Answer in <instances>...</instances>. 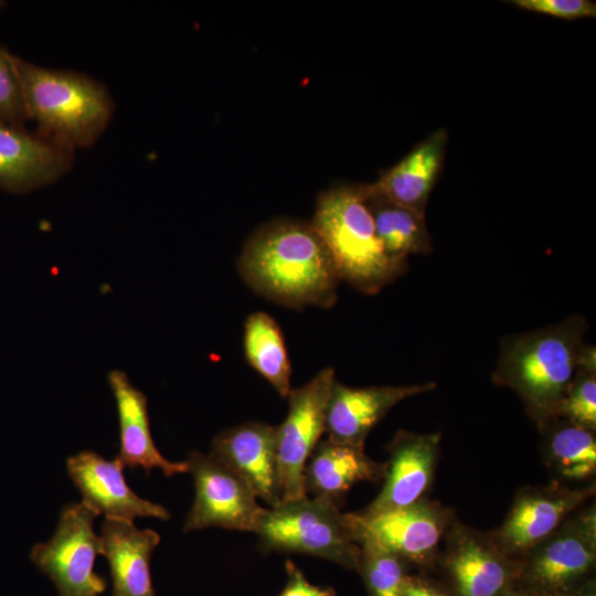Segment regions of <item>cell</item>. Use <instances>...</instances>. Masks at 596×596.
<instances>
[{
	"label": "cell",
	"instance_id": "obj_1",
	"mask_svg": "<svg viewBox=\"0 0 596 596\" xmlns=\"http://www.w3.org/2000/svg\"><path fill=\"white\" fill-rule=\"evenodd\" d=\"M238 268L256 292L296 309L333 306L341 280L321 236L300 221L276 220L256 230Z\"/></svg>",
	"mask_w": 596,
	"mask_h": 596
},
{
	"label": "cell",
	"instance_id": "obj_2",
	"mask_svg": "<svg viewBox=\"0 0 596 596\" xmlns=\"http://www.w3.org/2000/svg\"><path fill=\"white\" fill-rule=\"evenodd\" d=\"M588 324L581 315L533 331L504 337L492 380L513 390L541 428L556 408L575 375Z\"/></svg>",
	"mask_w": 596,
	"mask_h": 596
},
{
	"label": "cell",
	"instance_id": "obj_3",
	"mask_svg": "<svg viewBox=\"0 0 596 596\" xmlns=\"http://www.w3.org/2000/svg\"><path fill=\"white\" fill-rule=\"evenodd\" d=\"M28 120L39 135L70 149L93 145L113 114L105 87L70 71L38 66L12 54Z\"/></svg>",
	"mask_w": 596,
	"mask_h": 596
},
{
	"label": "cell",
	"instance_id": "obj_4",
	"mask_svg": "<svg viewBox=\"0 0 596 596\" xmlns=\"http://www.w3.org/2000/svg\"><path fill=\"white\" fill-rule=\"evenodd\" d=\"M311 225L329 248L340 279L364 294H377L407 269V262L390 257L379 240L365 183L321 192Z\"/></svg>",
	"mask_w": 596,
	"mask_h": 596
},
{
	"label": "cell",
	"instance_id": "obj_5",
	"mask_svg": "<svg viewBox=\"0 0 596 596\" xmlns=\"http://www.w3.org/2000/svg\"><path fill=\"white\" fill-rule=\"evenodd\" d=\"M323 499L305 496L266 509L255 534L262 551L299 553L359 570L361 546L349 513Z\"/></svg>",
	"mask_w": 596,
	"mask_h": 596
},
{
	"label": "cell",
	"instance_id": "obj_6",
	"mask_svg": "<svg viewBox=\"0 0 596 596\" xmlns=\"http://www.w3.org/2000/svg\"><path fill=\"white\" fill-rule=\"evenodd\" d=\"M98 515L83 502L63 508L50 541L33 546L30 558L55 584L60 596H99L107 582L94 572L103 542L93 523Z\"/></svg>",
	"mask_w": 596,
	"mask_h": 596
},
{
	"label": "cell",
	"instance_id": "obj_7",
	"mask_svg": "<svg viewBox=\"0 0 596 596\" xmlns=\"http://www.w3.org/2000/svg\"><path fill=\"white\" fill-rule=\"evenodd\" d=\"M334 382V370L326 368L287 396V415L276 427L281 501L307 496L305 467L326 433L327 404Z\"/></svg>",
	"mask_w": 596,
	"mask_h": 596
},
{
	"label": "cell",
	"instance_id": "obj_8",
	"mask_svg": "<svg viewBox=\"0 0 596 596\" xmlns=\"http://www.w3.org/2000/svg\"><path fill=\"white\" fill-rule=\"evenodd\" d=\"M187 461L195 498L183 531L219 526L255 532L266 509L258 504L249 486L211 454L192 451Z\"/></svg>",
	"mask_w": 596,
	"mask_h": 596
},
{
	"label": "cell",
	"instance_id": "obj_9",
	"mask_svg": "<svg viewBox=\"0 0 596 596\" xmlns=\"http://www.w3.org/2000/svg\"><path fill=\"white\" fill-rule=\"evenodd\" d=\"M349 521L360 546L414 562H424L433 554L447 525L445 512L422 500L375 514L349 513Z\"/></svg>",
	"mask_w": 596,
	"mask_h": 596
},
{
	"label": "cell",
	"instance_id": "obj_10",
	"mask_svg": "<svg viewBox=\"0 0 596 596\" xmlns=\"http://www.w3.org/2000/svg\"><path fill=\"white\" fill-rule=\"evenodd\" d=\"M210 454L240 476L257 499L270 508L280 503L276 426L249 422L230 427L216 435Z\"/></svg>",
	"mask_w": 596,
	"mask_h": 596
},
{
	"label": "cell",
	"instance_id": "obj_11",
	"mask_svg": "<svg viewBox=\"0 0 596 596\" xmlns=\"http://www.w3.org/2000/svg\"><path fill=\"white\" fill-rule=\"evenodd\" d=\"M123 464L106 460L93 451H82L66 461L67 472L83 497V503L97 515L132 521L137 517L169 520V511L138 497L127 485Z\"/></svg>",
	"mask_w": 596,
	"mask_h": 596
},
{
	"label": "cell",
	"instance_id": "obj_12",
	"mask_svg": "<svg viewBox=\"0 0 596 596\" xmlns=\"http://www.w3.org/2000/svg\"><path fill=\"white\" fill-rule=\"evenodd\" d=\"M439 443V433L398 430L389 446L384 485L377 497L360 513L375 514L419 501L432 481Z\"/></svg>",
	"mask_w": 596,
	"mask_h": 596
},
{
	"label": "cell",
	"instance_id": "obj_13",
	"mask_svg": "<svg viewBox=\"0 0 596 596\" xmlns=\"http://www.w3.org/2000/svg\"><path fill=\"white\" fill-rule=\"evenodd\" d=\"M435 387L434 382L404 386L350 387L336 381L326 412L328 439L363 447L371 429L397 403Z\"/></svg>",
	"mask_w": 596,
	"mask_h": 596
},
{
	"label": "cell",
	"instance_id": "obj_14",
	"mask_svg": "<svg viewBox=\"0 0 596 596\" xmlns=\"http://www.w3.org/2000/svg\"><path fill=\"white\" fill-rule=\"evenodd\" d=\"M71 163L72 150L0 121V189L24 193L42 188L66 173Z\"/></svg>",
	"mask_w": 596,
	"mask_h": 596
},
{
	"label": "cell",
	"instance_id": "obj_15",
	"mask_svg": "<svg viewBox=\"0 0 596 596\" xmlns=\"http://www.w3.org/2000/svg\"><path fill=\"white\" fill-rule=\"evenodd\" d=\"M532 551L528 573L546 589L565 587L584 576L596 557L594 507L560 525Z\"/></svg>",
	"mask_w": 596,
	"mask_h": 596
},
{
	"label": "cell",
	"instance_id": "obj_16",
	"mask_svg": "<svg viewBox=\"0 0 596 596\" xmlns=\"http://www.w3.org/2000/svg\"><path fill=\"white\" fill-rule=\"evenodd\" d=\"M592 493V488L571 490L557 486L520 493L499 532V546L508 553L532 550Z\"/></svg>",
	"mask_w": 596,
	"mask_h": 596
},
{
	"label": "cell",
	"instance_id": "obj_17",
	"mask_svg": "<svg viewBox=\"0 0 596 596\" xmlns=\"http://www.w3.org/2000/svg\"><path fill=\"white\" fill-rule=\"evenodd\" d=\"M119 421V453L117 459L124 467L142 468L147 475L153 468L167 477L189 471L188 461H170L157 449L149 424L147 398L135 387L125 372L114 370L108 374Z\"/></svg>",
	"mask_w": 596,
	"mask_h": 596
},
{
	"label": "cell",
	"instance_id": "obj_18",
	"mask_svg": "<svg viewBox=\"0 0 596 596\" xmlns=\"http://www.w3.org/2000/svg\"><path fill=\"white\" fill-rule=\"evenodd\" d=\"M100 539L113 579L110 596H156L150 557L160 535L150 529L139 530L132 521L105 518Z\"/></svg>",
	"mask_w": 596,
	"mask_h": 596
},
{
	"label": "cell",
	"instance_id": "obj_19",
	"mask_svg": "<svg viewBox=\"0 0 596 596\" xmlns=\"http://www.w3.org/2000/svg\"><path fill=\"white\" fill-rule=\"evenodd\" d=\"M385 464L371 459L363 450L330 439L320 440L304 472L306 494L340 507L343 496L361 481L384 478Z\"/></svg>",
	"mask_w": 596,
	"mask_h": 596
},
{
	"label": "cell",
	"instance_id": "obj_20",
	"mask_svg": "<svg viewBox=\"0 0 596 596\" xmlns=\"http://www.w3.org/2000/svg\"><path fill=\"white\" fill-rule=\"evenodd\" d=\"M447 145V130H435L383 172L373 185L391 201L425 215L444 167Z\"/></svg>",
	"mask_w": 596,
	"mask_h": 596
},
{
	"label": "cell",
	"instance_id": "obj_21",
	"mask_svg": "<svg viewBox=\"0 0 596 596\" xmlns=\"http://www.w3.org/2000/svg\"><path fill=\"white\" fill-rule=\"evenodd\" d=\"M365 202L379 240L390 257L407 262L409 255L433 252L425 215L391 201L373 183H365Z\"/></svg>",
	"mask_w": 596,
	"mask_h": 596
},
{
	"label": "cell",
	"instance_id": "obj_22",
	"mask_svg": "<svg viewBox=\"0 0 596 596\" xmlns=\"http://www.w3.org/2000/svg\"><path fill=\"white\" fill-rule=\"evenodd\" d=\"M456 538L448 566L458 596H497L507 584L508 568L496 545L468 533Z\"/></svg>",
	"mask_w": 596,
	"mask_h": 596
},
{
	"label": "cell",
	"instance_id": "obj_23",
	"mask_svg": "<svg viewBox=\"0 0 596 596\" xmlns=\"http://www.w3.org/2000/svg\"><path fill=\"white\" fill-rule=\"evenodd\" d=\"M244 353L249 365L281 397H287L291 391L290 361L281 330L268 313L258 311L247 317L244 324Z\"/></svg>",
	"mask_w": 596,
	"mask_h": 596
},
{
	"label": "cell",
	"instance_id": "obj_24",
	"mask_svg": "<svg viewBox=\"0 0 596 596\" xmlns=\"http://www.w3.org/2000/svg\"><path fill=\"white\" fill-rule=\"evenodd\" d=\"M541 429L546 432V451L551 467L562 479L584 481L596 470L595 432L554 417Z\"/></svg>",
	"mask_w": 596,
	"mask_h": 596
},
{
	"label": "cell",
	"instance_id": "obj_25",
	"mask_svg": "<svg viewBox=\"0 0 596 596\" xmlns=\"http://www.w3.org/2000/svg\"><path fill=\"white\" fill-rule=\"evenodd\" d=\"M403 560L381 550L361 546V570L372 596H404L407 578Z\"/></svg>",
	"mask_w": 596,
	"mask_h": 596
},
{
	"label": "cell",
	"instance_id": "obj_26",
	"mask_svg": "<svg viewBox=\"0 0 596 596\" xmlns=\"http://www.w3.org/2000/svg\"><path fill=\"white\" fill-rule=\"evenodd\" d=\"M589 430L596 429V373L576 369L555 416Z\"/></svg>",
	"mask_w": 596,
	"mask_h": 596
},
{
	"label": "cell",
	"instance_id": "obj_27",
	"mask_svg": "<svg viewBox=\"0 0 596 596\" xmlns=\"http://www.w3.org/2000/svg\"><path fill=\"white\" fill-rule=\"evenodd\" d=\"M26 120L12 54L0 46V121L23 126Z\"/></svg>",
	"mask_w": 596,
	"mask_h": 596
},
{
	"label": "cell",
	"instance_id": "obj_28",
	"mask_svg": "<svg viewBox=\"0 0 596 596\" xmlns=\"http://www.w3.org/2000/svg\"><path fill=\"white\" fill-rule=\"evenodd\" d=\"M507 2L526 11L568 21L596 17V3L589 0H512Z\"/></svg>",
	"mask_w": 596,
	"mask_h": 596
},
{
	"label": "cell",
	"instance_id": "obj_29",
	"mask_svg": "<svg viewBox=\"0 0 596 596\" xmlns=\"http://www.w3.org/2000/svg\"><path fill=\"white\" fill-rule=\"evenodd\" d=\"M287 583L278 596H336L331 587L311 584L291 560L285 564Z\"/></svg>",
	"mask_w": 596,
	"mask_h": 596
},
{
	"label": "cell",
	"instance_id": "obj_30",
	"mask_svg": "<svg viewBox=\"0 0 596 596\" xmlns=\"http://www.w3.org/2000/svg\"><path fill=\"white\" fill-rule=\"evenodd\" d=\"M577 369L596 373V350L594 345L583 344L577 356Z\"/></svg>",
	"mask_w": 596,
	"mask_h": 596
},
{
	"label": "cell",
	"instance_id": "obj_31",
	"mask_svg": "<svg viewBox=\"0 0 596 596\" xmlns=\"http://www.w3.org/2000/svg\"><path fill=\"white\" fill-rule=\"evenodd\" d=\"M404 596H445L437 589L424 584L421 581L407 579L404 588Z\"/></svg>",
	"mask_w": 596,
	"mask_h": 596
}]
</instances>
